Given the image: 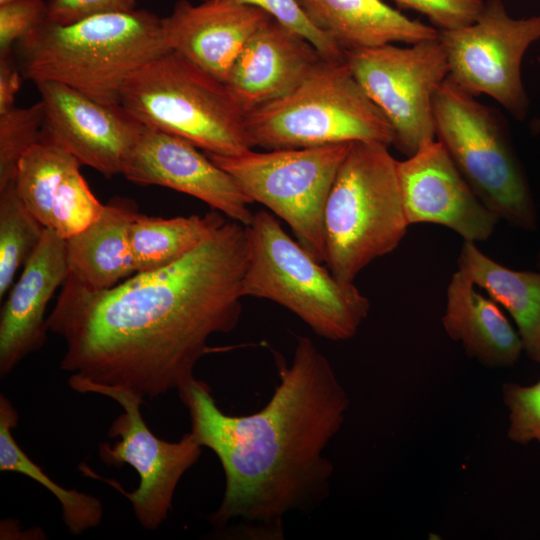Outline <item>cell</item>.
I'll list each match as a JSON object with an SVG mask.
<instances>
[{"label":"cell","instance_id":"6da1fadb","mask_svg":"<svg viewBox=\"0 0 540 540\" xmlns=\"http://www.w3.org/2000/svg\"><path fill=\"white\" fill-rule=\"evenodd\" d=\"M247 226L228 219L176 262L88 290L67 276L48 329L65 352L60 369L142 397L177 392L195 379L216 333L234 330L242 312Z\"/></svg>","mask_w":540,"mask_h":540},{"label":"cell","instance_id":"7a4b0ae2","mask_svg":"<svg viewBox=\"0 0 540 540\" xmlns=\"http://www.w3.org/2000/svg\"><path fill=\"white\" fill-rule=\"evenodd\" d=\"M279 383L258 412L234 416L194 379L178 391L191 433L219 459L226 484L209 522L249 539H283L290 512L310 513L330 494L333 464L325 450L342 427L350 400L325 355L297 336L288 364L273 352Z\"/></svg>","mask_w":540,"mask_h":540},{"label":"cell","instance_id":"3957f363","mask_svg":"<svg viewBox=\"0 0 540 540\" xmlns=\"http://www.w3.org/2000/svg\"><path fill=\"white\" fill-rule=\"evenodd\" d=\"M169 50L161 18L143 9L67 25L45 20L14 47L24 79L61 83L106 105H121L129 78Z\"/></svg>","mask_w":540,"mask_h":540},{"label":"cell","instance_id":"277c9868","mask_svg":"<svg viewBox=\"0 0 540 540\" xmlns=\"http://www.w3.org/2000/svg\"><path fill=\"white\" fill-rule=\"evenodd\" d=\"M387 145L355 141L342 161L324 209L325 263L344 283L396 249L409 226L397 160Z\"/></svg>","mask_w":540,"mask_h":540},{"label":"cell","instance_id":"5b68a950","mask_svg":"<svg viewBox=\"0 0 540 540\" xmlns=\"http://www.w3.org/2000/svg\"><path fill=\"white\" fill-rule=\"evenodd\" d=\"M248 261L242 295L273 301L331 341L352 338L370 303L353 283L338 280L261 210L247 225Z\"/></svg>","mask_w":540,"mask_h":540},{"label":"cell","instance_id":"8992f818","mask_svg":"<svg viewBox=\"0 0 540 540\" xmlns=\"http://www.w3.org/2000/svg\"><path fill=\"white\" fill-rule=\"evenodd\" d=\"M121 106L144 127L179 136L207 154L235 156L254 147L225 83L172 50L129 78Z\"/></svg>","mask_w":540,"mask_h":540},{"label":"cell","instance_id":"52a82bcc","mask_svg":"<svg viewBox=\"0 0 540 540\" xmlns=\"http://www.w3.org/2000/svg\"><path fill=\"white\" fill-rule=\"evenodd\" d=\"M245 126L253 146L265 150L394 140L345 59H321L287 95L247 114Z\"/></svg>","mask_w":540,"mask_h":540},{"label":"cell","instance_id":"ba28073f","mask_svg":"<svg viewBox=\"0 0 540 540\" xmlns=\"http://www.w3.org/2000/svg\"><path fill=\"white\" fill-rule=\"evenodd\" d=\"M436 139L480 200L510 226L534 231L538 212L503 118L449 77L433 97Z\"/></svg>","mask_w":540,"mask_h":540},{"label":"cell","instance_id":"9c48e42d","mask_svg":"<svg viewBox=\"0 0 540 540\" xmlns=\"http://www.w3.org/2000/svg\"><path fill=\"white\" fill-rule=\"evenodd\" d=\"M351 143L207 155L233 176L252 202L284 220L305 251L323 263L325 204Z\"/></svg>","mask_w":540,"mask_h":540},{"label":"cell","instance_id":"30bf717a","mask_svg":"<svg viewBox=\"0 0 540 540\" xmlns=\"http://www.w3.org/2000/svg\"><path fill=\"white\" fill-rule=\"evenodd\" d=\"M68 385L78 393L109 397L123 408L108 430L110 438L119 437V440L112 445L101 442L98 456L107 466L130 465L139 476L138 487L128 492L118 482L96 475L86 465H82V471L101 478L124 495L144 529H157L167 519L177 485L186 471L198 461L202 446L191 432L176 442L165 441L154 435L141 414L144 397L135 392L94 384L76 375H71Z\"/></svg>","mask_w":540,"mask_h":540},{"label":"cell","instance_id":"8fae6325","mask_svg":"<svg viewBox=\"0 0 540 540\" xmlns=\"http://www.w3.org/2000/svg\"><path fill=\"white\" fill-rule=\"evenodd\" d=\"M345 61L392 126V145L398 151L410 157L436 139L433 97L449 74L438 37L406 47L387 44L347 50Z\"/></svg>","mask_w":540,"mask_h":540},{"label":"cell","instance_id":"7c38bea8","mask_svg":"<svg viewBox=\"0 0 540 540\" xmlns=\"http://www.w3.org/2000/svg\"><path fill=\"white\" fill-rule=\"evenodd\" d=\"M448 77L473 96L486 95L517 120L529 111L521 67L528 48L540 40V15L511 17L502 0H487L477 19L438 31Z\"/></svg>","mask_w":540,"mask_h":540},{"label":"cell","instance_id":"4fadbf2b","mask_svg":"<svg viewBox=\"0 0 540 540\" xmlns=\"http://www.w3.org/2000/svg\"><path fill=\"white\" fill-rule=\"evenodd\" d=\"M44 108L41 140L111 178L125 162L144 126L121 105H106L57 82L35 83Z\"/></svg>","mask_w":540,"mask_h":540},{"label":"cell","instance_id":"5bb4252c","mask_svg":"<svg viewBox=\"0 0 540 540\" xmlns=\"http://www.w3.org/2000/svg\"><path fill=\"white\" fill-rule=\"evenodd\" d=\"M122 175L138 185L163 186L195 197L246 226L254 218L249 208L253 202L233 176L173 134L144 127Z\"/></svg>","mask_w":540,"mask_h":540},{"label":"cell","instance_id":"9a60e30c","mask_svg":"<svg viewBox=\"0 0 540 540\" xmlns=\"http://www.w3.org/2000/svg\"><path fill=\"white\" fill-rule=\"evenodd\" d=\"M397 175L409 225H443L475 243L494 232L499 217L480 200L437 139L397 161Z\"/></svg>","mask_w":540,"mask_h":540},{"label":"cell","instance_id":"2e32d148","mask_svg":"<svg viewBox=\"0 0 540 540\" xmlns=\"http://www.w3.org/2000/svg\"><path fill=\"white\" fill-rule=\"evenodd\" d=\"M321 59L308 40L269 17L244 44L225 85L246 116L291 92Z\"/></svg>","mask_w":540,"mask_h":540},{"label":"cell","instance_id":"e0dca14e","mask_svg":"<svg viewBox=\"0 0 540 540\" xmlns=\"http://www.w3.org/2000/svg\"><path fill=\"white\" fill-rule=\"evenodd\" d=\"M68 276L65 239L45 228L43 238L10 288L0 315V376L6 377L47 340V305Z\"/></svg>","mask_w":540,"mask_h":540},{"label":"cell","instance_id":"ac0fdd59","mask_svg":"<svg viewBox=\"0 0 540 540\" xmlns=\"http://www.w3.org/2000/svg\"><path fill=\"white\" fill-rule=\"evenodd\" d=\"M269 17L253 6L179 0L161 26L170 50L225 83L246 41Z\"/></svg>","mask_w":540,"mask_h":540},{"label":"cell","instance_id":"d6986e66","mask_svg":"<svg viewBox=\"0 0 540 540\" xmlns=\"http://www.w3.org/2000/svg\"><path fill=\"white\" fill-rule=\"evenodd\" d=\"M311 23L343 51L413 44L438 30L413 20L382 0H296Z\"/></svg>","mask_w":540,"mask_h":540},{"label":"cell","instance_id":"ffe728a7","mask_svg":"<svg viewBox=\"0 0 540 540\" xmlns=\"http://www.w3.org/2000/svg\"><path fill=\"white\" fill-rule=\"evenodd\" d=\"M139 213L135 201L113 197L98 220L66 239L68 277L88 290L98 291L134 275L129 231Z\"/></svg>","mask_w":540,"mask_h":540},{"label":"cell","instance_id":"44dd1931","mask_svg":"<svg viewBox=\"0 0 540 540\" xmlns=\"http://www.w3.org/2000/svg\"><path fill=\"white\" fill-rule=\"evenodd\" d=\"M475 286L460 270L453 274L442 317L444 330L482 365L513 366L523 351L521 338L499 305L478 293Z\"/></svg>","mask_w":540,"mask_h":540},{"label":"cell","instance_id":"7402d4cb","mask_svg":"<svg viewBox=\"0 0 540 540\" xmlns=\"http://www.w3.org/2000/svg\"><path fill=\"white\" fill-rule=\"evenodd\" d=\"M457 262L462 273L507 310L517 326L523 351L540 364V272L503 266L472 241L463 242Z\"/></svg>","mask_w":540,"mask_h":540},{"label":"cell","instance_id":"603a6c76","mask_svg":"<svg viewBox=\"0 0 540 540\" xmlns=\"http://www.w3.org/2000/svg\"><path fill=\"white\" fill-rule=\"evenodd\" d=\"M229 218L217 210L204 215L161 218L139 213L129 231L136 273L166 267L203 242Z\"/></svg>","mask_w":540,"mask_h":540},{"label":"cell","instance_id":"cb8c5ba5","mask_svg":"<svg viewBox=\"0 0 540 540\" xmlns=\"http://www.w3.org/2000/svg\"><path fill=\"white\" fill-rule=\"evenodd\" d=\"M19 414L12 402L0 394V471L23 474L45 487L61 504L63 521L72 535L97 527L103 518L101 501L75 489H65L51 479L17 444L13 429Z\"/></svg>","mask_w":540,"mask_h":540},{"label":"cell","instance_id":"d4e9b609","mask_svg":"<svg viewBox=\"0 0 540 540\" xmlns=\"http://www.w3.org/2000/svg\"><path fill=\"white\" fill-rule=\"evenodd\" d=\"M80 166L69 152L44 140L31 146L20 158L14 180L17 193L45 228L50 226L51 207L59 186Z\"/></svg>","mask_w":540,"mask_h":540},{"label":"cell","instance_id":"484cf974","mask_svg":"<svg viewBox=\"0 0 540 540\" xmlns=\"http://www.w3.org/2000/svg\"><path fill=\"white\" fill-rule=\"evenodd\" d=\"M45 227L17 193L15 181L0 189V299L13 285L17 271L38 248Z\"/></svg>","mask_w":540,"mask_h":540},{"label":"cell","instance_id":"4316f807","mask_svg":"<svg viewBox=\"0 0 540 540\" xmlns=\"http://www.w3.org/2000/svg\"><path fill=\"white\" fill-rule=\"evenodd\" d=\"M44 117L41 101L0 113V189L15 180L20 158L41 140Z\"/></svg>","mask_w":540,"mask_h":540},{"label":"cell","instance_id":"83f0119b","mask_svg":"<svg viewBox=\"0 0 540 540\" xmlns=\"http://www.w3.org/2000/svg\"><path fill=\"white\" fill-rule=\"evenodd\" d=\"M105 205L91 191L80 168L69 173L59 186L50 213V229L68 239L100 218Z\"/></svg>","mask_w":540,"mask_h":540},{"label":"cell","instance_id":"f1b7e54d","mask_svg":"<svg viewBox=\"0 0 540 540\" xmlns=\"http://www.w3.org/2000/svg\"><path fill=\"white\" fill-rule=\"evenodd\" d=\"M221 1L259 8L308 40L326 60L341 61L345 52L328 35L316 28L296 0H201Z\"/></svg>","mask_w":540,"mask_h":540},{"label":"cell","instance_id":"f546056e","mask_svg":"<svg viewBox=\"0 0 540 540\" xmlns=\"http://www.w3.org/2000/svg\"><path fill=\"white\" fill-rule=\"evenodd\" d=\"M502 397L509 411L508 438L521 445L536 441L540 446V380L528 386L505 382Z\"/></svg>","mask_w":540,"mask_h":540},{"label":"cell","instance_id":"4dcf8cb0","mask_svg":"<svg viewBox=\"0 0 540 540\" xmlns=\"http://www.w3.org/2000/svg\"><path fill=\"white\" fill-rule=\"evenodd\" d=\"M48 1L12 0L0 5V55L14 50L37 26L47 20Z\"/></svg>","mask_w":540,"mask_h":540},{"label":"cell","instance_id":"1f68e13d","mask_svg":"<svg viewBox=\"0 0 540 540\" xmlns=\"http://www.w3.org/2000/svg\"><path fill=\"white\" fill-rule=\"evenodd\" d=\"M428 18L438 31L473 23L483 9V0H394Z\"/></svg>","mask_w":540,"mask_h":540},{"label":"cell","instance_id":"d6a6232c","mask_svg":"<svg viewBox=\"0 0 540 540\" xmlns=\"http://www.w3.org/2000/svg\"><path fill=\"white\" fill-rule=\"evenodd\" d=\"M136 9V0H48L47 21L67 25L82 19Z\"/></svg>","mask_w":540,"mask_h":540},{"label":"cell","instance_id":"836d02e7","mask_svg":"<svg viewBox=\"0 0 540 540\" xmlns=\"http://www.w3.org/2000/svg\"><path fill=\"white\" fill-rule=\"evenodd\" d=\"M22 79L14 50L0 55V113L15 106Z\"/></svg>","mask_w":540,"mask_h":540},{"label":"cell","instance_id":"e575fe53","mask_svg":"<svg viewBox=\"0 0 540 540\" xmlns=\"http://www.w3.org/2000/svg\"><path fill=\"white\" fill-rule=\"evenodd\" d=\"M536 260H537V267H538L539 272H540V251L537 253Z\"/></svg>","mask_w":540,"mask_h":540},{"label":"cell","instance_id":"d590c367","mask_svg":"<svg viewBox=\"0 0 540 540\" xmlns=\"http://www.w3.org/2000/svg\"><path fill=\"white\" fill-rule=\"evenodd\" d=\"M10 1H12V0H0V5H3V4H5L7 2H10Z\"/></svg>","mask_w":540,"mask_h":540}]
</instances>
